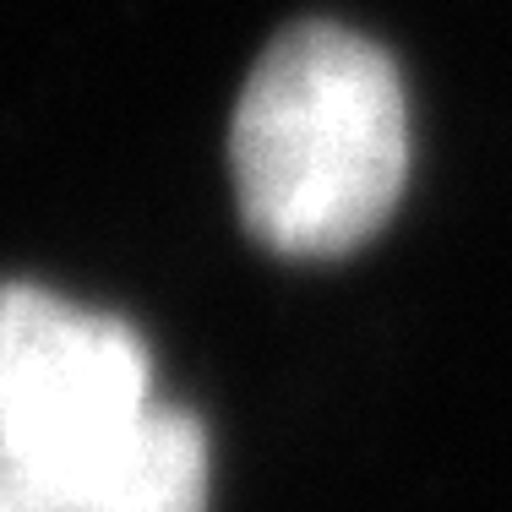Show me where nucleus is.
<instances>
[{"instance_id": "3", "label": "nucleus", "mask_w": 512, "mask_h": 512, "mask_svg": "<svg viewBox=\"0 0 512 512\" xmlns=\"http://www.w3.org/2000/svg\"><path fill=\"white\" fill-rule=\"evenodd\" d=\"M0 512H207V436L158 404L115 447L0 469Z\"/></svg>"}, {"instance_id": "2", "label": "nucleus", "mask_w": 512, "mask_h": 512, "mask_svg": "<svg viewBox=\"0 0 512 512\" xmlns=\"http://www.w3.org/2000/svg\"><path fill=\"white\" fill-rule=\"evenodd\" d=\"M153 409V360L131 322L0 284V469L115 447Z\"/></svg>"}, {"instance_id": "1", "label": "nucleus", "mask_w": 512, "mask_h": 512, "mask_svg": "<svg viewBox=\"0 0 512 512\" xmlns=\"http://www.w3.org/2000/svg\"><path fill=\"white\" fill-rule=\"evenodd\" d=\"M240 218L278 256H344L387 224L409 175L393 60L333 22L278 33L229 126Z\"/></svg>"}]
</instances>
